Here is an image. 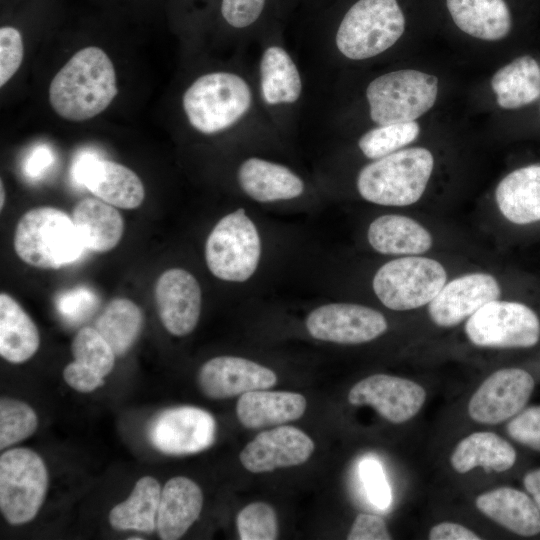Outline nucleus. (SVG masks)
<instances>
[{"mask_svg":"<svg viewBox=\"0 0 540 540\" xmlns=\"http://www.w3.org/2000/svg\"><path fill=\"white\" fill-rule=\"evenodd\" d=\"M118 93L114 65L99 47L77 51L53 77L52 109L63 119L85 121L103 112Z\"/></svg>","mask_w":540,"mask_h":540,"instance_id":"obj_1","label":"nucleus"},{"mask_svg":"<svg viewBox=\"0 0 540 540\" xmlns=\"http://www.w3.org/2000/svg\"><path fill=\"white\" fill-rule=\"evenodd\" d=\"M434 169V156L424 147L403 148L364 166L356 181L367 202L406 207L423 196Z\"/></svg>","mask_w":540,"mask_h":540,"instance_id":"obj_2","label":"nucleus"},{"mask_svg":"<svg viewBox=\"0 0 540 540\" xmlns=\"http://www.w3.org/2000/svg\"><path fill=\"white\" fill-rule=\"evenodd\" d=\"M13 245L22 261L40 269L71 264L85 249L73 219L54 207L27 211L16 225Z\"/></svg>","mask_w":540,"mask_h":540,"instance_id":"obj_3","label":"nucleus"},{"mask_svg":"<svg viewBox=\"0 0 540 540\" xmlns=\"http://www.w3.org/2000/svg\"><path fill=\"white\" fill-rule=\"evenodd\" d=\"M248 83L231 72L198 77L184 92L182 106L190 125L203 134H215L237 123L250 109Z\"/></svg>","mask_w":540,"mask_h":540,"instance_id":"obj_4","label":"nucleus"},{"mask_svg":"<svg viewBox=\"0 0 540 540\" xmlns=\"http://www.w3.org/2000/svg\"><path fill=\"white\" fill-rule=\"evenodd\" d=\"M444 264L426 255L395 257L374 274L372 288L388 309L410 311L427 306L448 281Z\"/></svg>","mask_w":540,"mask_h":540,"instance_id":"obj_5","label":"nucleus"},{"mask_svg":"<svg viewBox=\"0 0 540 540\" xmlns=\"http://www.w3.org/2000/svg\"><path fill=\"white\" fill-rule=\"evenodd\" d=\"M405 30L397 0H358L336 32L339 52L351 60L372 58L393 46Z\"/></svg>","mask_w":540,"mask_h":540,"instance_id":"obj_6","label":"nucleus"},{"mask_svg":"<svg viewBox=\"0 0 540 540\" xmlns=\"http://www.w3.org/2000/svg\"><path fill=\"white\" fill-rule=\"evenodd\" d=\"M437 95V77L414 69L380 75L366 88L370 117L379 125L415 121L433 107Z\"/></svg>","mask_w":540,"mask_h":540,"instance_id":"obj_7","label":"nucleus"},{"mask_svg":"<svg viewBox=\"0 0 540 540\" xmlns=\"http://www.w3.org/2000/svg\"><path fill=\"white\" fill-rule=\"evenodd\" d=\"M260 255L258 230L243 208L221 218L205 243L207 267L224 281L248 280L258 267Z\"/></svg>","mask_w":540,"mask_h":540,"instance_id":"obj_8","label":"nucleus"},{"mask_svg":"<svg viewBox=\"0 0 540 540\" xmlns=\"http://www.w3.org/2000/svg\"><path fill=\"white\" fill-rule=\"evenodd\" d=\"M42 458L28 448L6 450L0 457V509L12 525L30 522L38 514L48 489Z\"/></svg>","mask_w":540,"mask_h":540,"instance_id":"obj_9","label":"nucleus"},{"mask_svg":"<svg viewBox=\"0 0 540 540\" xmlns=\"http://www.w3.org/2000/svg\"><path fill=\"white\" fill-rule=\"evenodd\" d=\"M468 341L492 349L530 348L540 340V319L529 305L515 300H492L464 325Z\"/></svg>","mask_w":540,"mask_h":540,"instance_id":"obj_10","label":"nucleus"},{"mask_svg":"<svg viewBox=\"0 0 540 540\" xmlns=\"http://www.w3.org/2000/svg\"><path fill=\"white\" fill-rule=\"evenodd\" d=\"M309 334L322 341L362 344L377 339L388 329L385 316L376 309L355 303H330L310 312Z\"/></svg>","mask_w":540,"mask_h":540,"instance_id":"obj_11","label":"nucleus"},{"mask_svg":"<svg viewBox=\"0 0 540 540\" xmlns=\"http://www.w3.org/2000/svg\"><path fill=\"white\" fill-rule=\"evenodd\" d=\"M502 297L498 278L487 271H470L448 279L426 306L431 321L441 328L465 322L486 303Z\"/></svg>","mask_w":540,"mask_h":540,"instance_id":"obj_12","label":"nucleus"},{"mask_svg":"<svg viewBox=\"0 0 540 540\" xmlns=\"http://www.w3.org/2000/svg\"><path fill=\"white\" fill-rule=\"evenodd\" d=\"M532 375L521 368H503L487 377L468 403V414L481 424H499L517 415L534 390Z\"/></svg>","mask_w":540,"mask_h":540,"instance_id":"obj_13","label":"nucleus"},{"mask_svg":"<svg viewBox=\"0 0 540 540\" xmlns=\"http://www.w3.org/2000/svg\"><path fill=\"white\" fill-rule=\"evenodd\" d=\"M214 417L198 407L166 409L152 422L149 438L153 446L168 455H188L209 448L215 439Z\"/></svg>","mask_w":540,"mask_h":540,"instance_id":"obj_14","label":"nucleus"},{"mask_svg":"<svg viewBox=\"0 0 540 540\" xmlns=\"http://www.w3.org/2000/svg\"><path fill=\"white\" fill-rule=\"evenodd\" d=\"M425 400L426 391L418 383L388 374L370 375L357 382L348 393L350 404L369 405L394 424L413 418Z\"/></svg>","mask_w":540,"mask_h":540,"instance_id":"obj_15","label":"nucleus"},{"mask_svg":"<svg viewBox=\"0 0 540 540\" xmlns=\"http://www.w3.org/2000/svg\"><path fill=\"white\" fill-rule=\"evenodd\" d=\"M72 174L78 184L118 208L135 209L145 198L144 185L134 171L90 153L77 158Z\"/></svg>","mask_w":540,"mask_h":540,"instance_id":"obj_16","label":"nucleus"},{"mask_svg":"<svg viewBox=\"0 0 540 540\" xmlns=\"http://www.w3.org/2000/svg\"><path fill=\"white\" fill-rule=\"evenodd\" d=\"M154 298L160 321L174 336L190 334L198 324L202 293L197 279L187 270L164 271L154 287Z\"/></svg>","mask_w":540,"mask_h":540,"instance_id":"obj_17","label":"nucleus"},{"mask_svg":"<svg viewBox=\"0 0 540 540\" xmlns=\"http://www.w3.org/2000/svg\"><path fill=\"white\" fill-rule=\"evenodd\" d=\"M314 449V442L302 430L285 425L257 434L239 458L248 471L264 473L303 464Z\"/></svg>","mask_w":540,"mask_h":540,"instance_id":"obj_18","label":"nucleus"},{"mask_svg":"<svg viewBox=\"0 0 540 540\" xmlns=\"http://www.w3.org/2000/svg\"><path fill=\"white\" fill-rule=\"evenodd\" d=\"M276 382L277 375L271 369L236 356L212 358L202 365L198 373L201 391L216 400L268 389Z\"/></svg>","mask_w":540,"mask_h":540,"instance_id":"obj_19","label":"nucleus"},{"mask_svg":"<svg viewBox=\"0 0 540 540\" xmlns=\"http://www.w3.org/2000/svg\"><path fill=\"white\" fill-rule=\"evenodd\" d=\"M494 201L509 224L529 226L540 222V164L517 168L497 184Z\"/></svg>","mask_w":540,"mask_h":540,"instance_id":"obj_20","label":"nucleus"},{"mask_svg":"<svg viewBox=\"0 0 540 540\" xmlns=\"http://www.w3.org/2000/svg\"><path fill=\"white\" fill-rule=\"evenodd\" d=\"M371 248L394 257L425 255L434 244L430 230L418 220L402 214H384L368 226Z\"/></svg>","mask_w":540,"mask_h":540,"instance_id":"obj_21","label":"nucleus"},{"mask_svg":"<svg viewBox=\"0 0 540 540\" xmlns=\"http://www.w3.org/2000/svg\"><path fill=\"white\" fill-rule=\"evenodd\" d=\"M203 507V493L191 479L173 477L166 482L156 518V530L163 540L181 538L198 519Z\"/></svg>","mask_w":540,"mask_h":540,"instance_id":"obj_22","label":"nucleus"},{"mask_svg":"<svg viewBox=\"0 0 540 540\" xmlns=\"http://www.w3.org/2000/svg\"><path fill=\"white\" fill-rule=\"evenodd\" d=\"M237 177L243 192L261 203L293 199L304 191L302 179L289 168L257 157L243 161Z\"/></svg>","mask_w":540,"mask_h":540,"instance_id":"obj_23","label":"nucleus"},{"mask_svg":"<svg viewBox=\"0 0 540 540\" xmlns=\"http://www.w3.org/2000/svg\"><path fill=\"white\" fill-rule=\"evenodd\" d=\"M306 406V398L299 393L260 389L240 396L236 414L244 427L259 429L295 421L302 417Z\"/></svg>","mask_w":540,"mask_h":540,"instance_id":"obj_24","label":"nucleus"},{"mask_svg":"<svg viewBox=\"0 0 540 540\" xmlns=\"http://www.w3.org/2000/svg\"><path fill=\"white\" fill-rule=\"evenodd\" d=\"M476 507L500 526L520 536L540 533V510L526 493L500 487L480 494Z\"/></svg>","mask_w":540,"mask_h":540,"instance_id":"obj_25","label":"nucleus"},{"mask_svg":"<svg viewBox=\"0 0 540 540\" xmlns=\"http://www.w3.org/2000/svg\"><path fill=\"white\" fill-rule=\"evenodd\" d=\"M72 219L85 248L95 252L116 247L124 232L119 211L99 198L80 200L73 209Z\"/></svg>","mask_w":540,"mask_h":540,"instance_id":"obj_26","label":"nucleus"},{"mask_svg":"<svg viewBox=\"0 0 540 540\" xmlns=\"http://www.w3.org/2000/svg\"><path fill=\"white\" fill-rule=\"evenodd\" d=\"M457 27L486 41H498L509 33L512 21L504 0H446Z\"/></svg>","mask_w":540,"mask_h":540,"instance_id":"obj_27","label":"nucleus"},{"mask_svg":"<svg viewBox=\"0 0 540 540\" xmlns=\"http://www.w3.org/2000/svg\"><path fill=\"white\" fill-rule=\"evenodd\" d=\"M512 445L492 432H475L463 438L450 457L452 468L461 474L476 467L486 472H504L516 461Z\"/></svg>","mask_w":540,"mask_h":540,"instance_id":"obj_28","label":"nucleus"},{"mask_svg":"<svg viewBox=\"0 0 540 540\" xmlns=\"http://www.w3.org/2000/svg\"><path fill=\"white\" fill-rule=\"evenodd\" d=\"M38 329L10 295L0 294V355L10 363L20 364L29 360L38 350Z\"/></svg>","mask_w":540,"mask_h":540,"instance_id":"obj_29","label":"nucleus"},{"mask_svg":"<svg viewBox=\"0 0 540 540\" xmlns=\"http://www.w3.org/2000/svg\"><path fill=\"white\" fill-rule=\"evenodd\" d=\"M491 87L504 109L528 105L540 97V66L529 55L518 57L493 75Z\"/></svg>","mask_w":540,"mask_h":540,"instance_id":"obj_30","label":"nucleus"},{"mask_svg":"<svg viewBox=\"0 0 540 540\" xmlns=\"http://www.w3.org/2000/svg\"><path fill=\"white\" fill-rule=\"evenodd\" d=\"M260 87L268 105L292 104L302 92V80L296 64L280 46H269L260 61Z\"/></svg>","mask_w":540,"mask_h":540,"instance_id":"obj_31","label":"nucleus"},{"mask_svg":"<svg viewBox=\"0 0 540 540\" xmlns=\"http://www.w3.org/2000/svg\"><path fill=\"white\" fill-rule=\"evenodd\" d=\"M161 491L160 484L155 478L151 476L140 478L129 497L111 509L110 525L117 530L153 532L156 529Z\"/></svg>","mask_w":540,"mask_h":540,"instance_id":"obj_32","label":"nucleus"},{"mask_svg":"<svg viewBox=\"0 0 540 540\" xmlns=\"http://www.w3.org/2000/svg\"><path fill=\"white\" fill-rule=\"evenodd\" d=\"M143 313L130 299L114 298L95 321L96 330L111 346L116 356L128 352L139 337Z\"/></svg>","mask_w":540,"mask_h":540,"instance_id":"obj_33","label":"nucleus"},{"mask_svg":"<svg viewBox=\"0 0 540 540\" xmlns=\"http://www.w3.org/2000/svg\"><path fill=\"white\" fill-rule=\"evenodd\" d=\"M419 133L420 126L416 121L379 125L364 133L358 146L365 157L376 160L405 148Z\"/></svg>","mask_w":540,"mask_h":540,"instance_id":"obj_34","label":"nucleus"},{"mask_svg":"<svg viewBox=\"0 0 540 540\" xmlns=\"http://www.w3.org/2000/svg\"><path fill=\"white\" fill-rule=\"evenodd\" d=\"M38 427V417L27 403L14 398L0 400V449L8 448L28 437Z\"/></svg>","mask_w":540,"mask_h":540,"instance_id":"obj_35","label":"nucleus"},{"mask_svg":"<svg viewBox=\"0 0 540 540\" xmlns=\"http://www.w3.org/2000/svg\"><path fill=\"white\" fill-rule=\"evenodd\" d=\"M71 352L77 361L102 377L108 375L115 363V353L95 327L81 328L73 338Z\"/></svg>","mask_w":540,"mask_h":540,"instance_id":"obj_36","label":"nucleus"},{"mask_svg":"<svg viewBox=\"0 0 540 540\" xmlns=\"http://www.w3.org/2000/svg\"><path fill=\"white\" fill-rule=\"evenodd\" d=\"M236 525L241 540H274L278 537L276 512L264 502L245 506L237 515Z\"/></svg>","mask_w":540,"mask_h":540,"instance_id":"obj_37","label":"nucleus"},{"mask_svg":"<svg viewBox=\"0 0 540 540\" xmlns=\"http://www.w3.org/2000/svg\"><path fill=\"white\" fill-rule=\"evenodd\" d=\"M98 295L87 286H77L61 292L56 299L59 314L68 322L83 321L97 309Z\"/></svg>","mask_w":540,"mask_h":540,"instance_id":"obj_38","label":"nucleus"},{"mask_svg":"<svg viewBox=\"0 0 540 540\" xmlns=\"http://www.w3.org/2000/svg\"><path fill=\"white\" fill-rule=\"evenodd\" d=\"M24 55L20 31L12 26L0 28V86L3 87L19 69Z\"/></svg>","mask_w":540,"mask_h":540,"instance_id":"obj_39","label":"nucleus"},{"mask_svg":"<svg viewBox=\"0 0 540 540\" xmlns=\"http://www.w3.org/2000/svg\"><path fill=\"white\" fill-rule=\"evenodd\" d=\"M359 474L370 501L379 509H387L392 501L391 490L380 463L372 458L359 465Z\"/></svg>","mask_w":540,"mask_h":540,"instance_id":"obj_40","label":"nucleus"},{"mask_svg":"<svg viewBox=\"0 0 540 540\" xmlns=\"http://www.w3.org/2000/svg\"><path fill=\"white\" fill-rule=\"evenodd\" d=\"M507 432L515 441L540 452V406L521 410L507 424Z\"/></svg>","mask_w":540,"mask_h":540,"instance_id":"obj_41","label":"nucleus"},{"mask_svg":"<svg viewBox=\"0 0 540 540\" xmlns=\"http://www.w3.org/2000/svg\"><path fill=\"white\" fill-rule=\"evenodd\" d=\"M265 0H222L221 14L235 28H245L261 15Z\"/></svg>","mask_w":540,"mask_h":540,"instance_id":"obj_42","label":"nucleus"},{"mask_svg":"<svg viewBox=\"0 0 540 540\" xmlns=\"http://www.w3.org/2000/svg\"><path fill=\"white\" fill-rule=\"evenodd\" d=\"M348 540H389L391 535L384 520L372 514L361 513L355 518Z\"/></svg>","mask_w":540,"mask_h":540,"instance_id":"obj_43","label":"nucleus"},{"mask_svg":"<svg viewBox=\"0 0 540 540\" xmlns=\"http://www.w3.org/2000/svg\"><path fill=\"white\" fill-rule=\"evenodd\" d=\"M63 378L71 388L81 393L92 392L104 384V377L77 361L64 368Z\"/></svg>","mask_w":540,"mask_h":540,"instance_id":"obj_44","label":"nucleus"},{"mask_svg":"<svg viewBox=\"0 0 540 540\" xmlns=\"http://www.w3.org/2000/svg\"><path fill=\"white\" fill-rule=\"evenodd\" d=\"M53 151L46 145L36 146L28 155L24 163V172L29 178H39L53 164Z\"/></svg>","mask_w":540,"mask_h":540,"instance_id":"obj_45","label":"nucleus"},{"mask_svg":"<svg viewBox=\"0 0 540 540\" xmlns=\"http://www.w3.org/2000/svg\"><path fill=\"white\" fill-rule=\"evenodd\" d=\"M431 540H479L478 534L469 528L453 522H442L429 531Z\"/></svg>","mask_w":540,"mask_h":540,"instance_id":"obj_46","label":"nucleus"},{"mask_svg":"<svg viewBox=\"0 0 540 540\" xmlns=\"http://www.w3.org/2000/svg\"><path fill=\"white\" fill-rule=\"evenodd\" d=\"M523 484L540 510V468L526 473L523 478Z\"/></svg>","mask_w":540,"mask_h":540,"instance_id":"obj_47","label":"nucleus"},{"mask_svg":"<svg viewBox=\"0 0 540 540\" xmlns=\"http://www.w3.org/2000/svg\"><path fill=\"white\" fill-rule=\"evenodd\" d=\"M0 192H1V198H0V208L2 209L3 208V205H4V200H5V190H4V186H3V182L1 180V183H0Z\"/></svg>","mask_w":540,"mask_h":540,"instance_id":"obj_48","label":"nucleus"},{"mask_svg":"<svg viewBox=\"0 0 540 540\" xmlns=\"http://www.w3.org/2000/svg\"><path fill=\"white\" fill-rule=\"evenodd\" d=\"M128 539H129V540H135V539H137V540H142L143 538H141V537H130V538H128Z\"/></svg>","mask_w":540,"mask_h":540,"instance_id":"obj_49","label":"nucleus"}]
</instances>
